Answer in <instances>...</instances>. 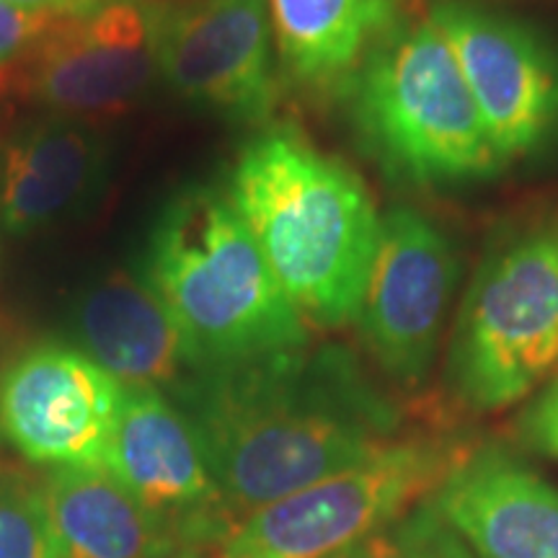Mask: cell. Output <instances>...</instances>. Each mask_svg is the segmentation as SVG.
<instances>
[{
    "label": "cell",
    "mask_w": 558,
    "mask_h": 558,
    "mask_svg": "<svg viewBox=\"0 0 558 558\" xmlns=\"http://www.w3.org/2000/svg\"><path fill=\"white\" fill-rule=\"evenodd\" d=\"M169 399L197 432L233 525L365 463L403 427L396 401L339 347L194 369Z\"/></svg>",
    "instance_id": "6da1fadb"
},
{
    "label": "cell",
    "mask_w": 558,
    "mask_h": 558,
    "mask_svg": "<svg viewBox=\"0 0 558 558\" xmlns=\"http://www.w3.org/2000/svg\"><path fill=\"white\" fill-rule=\"evenodd\" d=\"M222 190L305 324L354 320L383 220L357 173L275 124L241 145Z\"/></svg>",
    "instance_id": "7a4b0ae2"
},
{
    "label": "cell",
    "mask_w": 558,
    "mask_h": 558,
    "mask_svg": "<svg viewBox=\"0 0 558 558\" xmlns=\"http://www.w3.org/2000/svg\"><path fill=\"white\" fill-rule=\"evenodd\" d=\"M145 279L179 324L197 369L311 344L305 318L222 186L190 184L166 202L150 230Z\"/></svg>",
    "instance_id": "3957f363"
},
{
    "label": "cell",
    "mask_w": 558,
    "mask_h": 558,
    "mask_svg": "<svg viewBox=\"0 0 558 558\" xmlns=\"http://www.w3.org/2000/svg\"><path fill=\"white\" fill-rule=\"evenodd\" d=\"M341 88L362 145L388 177L458 186L505 171L456 54L427 16L383 34Z\"/></svg>",
    "instance_id": "277c9868"
},
{
    "label": "cell",
    "mask_w": 558,
    "mask_h": 558,
    "mask_svg": "<svg viewBox=\"0 0 558 558\" xmlns=\"http://www.w3.org/2000/svg\"><path fill=\"white\" fill-rule=\"evenodd\" d=\"M558 373V215L488 243L450 337L452 393L476 411L512 407Z\"/></svg>",
    "instance_id": "5b68a950"
},
{
    "label": "cell",
    "mask_w": 558,
    "mask_h": 558,
    "mask_svg": "<svg viewBox=\"0 0 558 558\" xmlns=\"http://www.w3.org/2000/svg\"><path fill=\"white\" fill-rule=\"evenodd\" d=\"M469 452L452 437L401 435L365 463L235 522L220 558H341L429 499Z\"/></svg>",
    "instance_id": "8992f818"
},
{
    "label": "cell",
    "mask_w": 558,
    "mask_h": 558,
    "mask_svg": "<svg viewBox=\"0 0 558 558\" xmlns=\"http://www.w3.org/2000/svg\"><path fill=\"white\" fill-rule=\"evenodd\" d=\"M171 0H94L65 13L16 70L21 94L47 114L94 120L128 111L160 78Z\"/></svg>",
    "instance_id": "52a82bcc"
},
{
    "label": "cell",
    "mask_w": 558,
    "mask_h": 558,
    "mask_svg": "<svg viewBox=\"0 0 558 558\" xmlns=\"http://www.w3.org/2000/svg\"><path fill=\"white\" fill-rule=\"evenodd\" d=\"M501 163L558 135V50L525 21L476 0H429Z\"/></svg>",
    "instance_id": "ba28073f"
},
{
    "label": "cell",
    "mask_w": 558,
    "mask_h": 558,
    "mask_svg": "<svg viewBox=\"0 0 558 558\" xmlns=\"http://www.w3.org/2000/svg\"><path fill=\"white\" fill-rule=\"evenodd\" d=\"M458 279L456 243L429 215L414 207L383 215L354 320L367 352L396 386L418 388L427 380Z\"/></svg>",
    "instance_id": "9c48e42d"
},
{
    "label": "cell",
    "mask_w": 558,
    "mask_h": 558,
    "mask_svg": "<svg viewBox=\"0 0 558 558\" xmlns=\"http://www.w3.org/2000/svg\"><path fill=\"white\" fill-rule=\"evenodd\" d=\"M122 386L78 347L37 344L0 373V437L50 469L107 463Z\"/></svg>",
    "instance_id": "30bf717a"
},
{
    "label": "cell",
    "mask_w": 558,
    "mask_h": 558,
    "mask_svg": "<svg viewBox=\"0 0 558 558\" xmlns=\"http://www.w3.org/2000/svg\"><path fill=\"white\" fill-rule=\"evenodd\" d=\"M269 0L171 3L160 78L194 107L235 122L267 120L277 101Z\"/></svg>",
    "instance_id": "8fae6325"
},
{
    "label": "cell",
    "mask_w": 558,
    "mask_h": 558,
    "mask_svg": "<svg viewBox=\"0 0 558 558\" xmlns=\"http://www.w3.org/2000/svg\"><path fill=\"white\" fill-rule=\"evenodd\" d=\"M104 469L163 522H233L207 469L197 432L160 390H122Z\"/></svg>",
    "instance_id": "7c38bea8"
},
{
    "label": "cell",
    "mask_w": 558,
    "mask_h": 558,
    "mask_svg": "<svg viewBox=\"0 0 558 558\" xmlns=\"http://www.w3.org/2000/svg\"><path fill=\"white\" fill-rule=\"evenodd\" d=\"M435 505L476 558H558V488L505 448H471Z\"/></svg>",
    "instance_id": "4fadbf2b"
},
{
    "label": "cell",
    "mask_w": 558,
    "mask_h": 558,
    "mask_svg": "<svg viewBox=\"0 0 558 558\" xmlns=\"http://www.w3.org/2000/svg\"><path fill=\"white\" fill-rule=\"evenodd\" d=\"M78 349L122 388L171 396L197 369L184 333L148 279L117 269L81 292L70 313Z\"/></svg>",
    "instance_id": "5bb4252c"
},
{
    "label": "cell",
    "mask_w": 558,
    "mask_h": 558,
    "mask_svg": "<svg viewBox=\"0 0 558 558\" xmlns=\"http://www.w3.org/2000/svg\"><path fill=\"white\" fill-rule=\"evenodd\" d=\"M107 145L83 120L45 114L13 132L0 148V226L32 235L58 226L99 192Z\"/></svg>",
    "instance_id": "9a60e30c"
},
{
    "label": "cell",
    "mask_w": 558,
    "mask_h": 558,
    "mask_svg": "<svg viewBox=\"0 0 558 558\" xmlns=\"http://www.w3.org/2000/svg\"><path fill=\"white\" fill-rule=\"evenodd\" d=\"M279 65L305 88L344 86L401 16V0H269Z\"/></svg>",
    "instance_id": "2e32d148"
},
{
    "label": "cell",
    "mask_w": 558,
    "mask_h": 558,
    "mask_svg": "<svg viewBox=\"0 0 558 558\" xmlns=\"http://www.w3.org/2000/svg\"><path fill=\"white\" fill-rule=\"evenodd\" d=\"M41 486L60 558H148L169 527L104 465L52 469Z\"/></svg>",
    "instance_id": "e0dca14e"
},
{
    "label": "cell",
    "mask_w": 558,
    "mask_h": 558,
    "mask_svg": "<svg viewBox=\"0 0 558 558\" xmlns=\"http://www.w3.org/2000/svg\"><path fill=\"white\" fill-rule=\"evenodd\" d=\"M0 558H60L41 481L0 465Z\"/></svg>",
    "instance_id": "ac0fdd59"
},
{
    "label": "cell",
    "mask_w": 558,
    "mask_h": 558,
    "mask_svg": "<svg viewBox=\"0 0 558 558\" xmlns=\"http://www.w3.org/2000/svg\"><path fill=\"white\" fill-rule=\"evenodd\" d=\"M341 558H476L463 535L445 520L435 494Z\"/></svg>",
    "instance_id": "d6986e66"
},
{
    "label": "cell",
    "mask_w": 558,
    "mask_h": 558,
    "mask_svg": "<svg viewBox=\"0 0 558 558\" xmlns=\"http://www.w3.org/2000/svg\"><path fill=\"white\" fill-rule=\"evenodd\" d=\"M65 13H39L0 3V88L9 75H16L21 60L52 29Z\"/></svg>",
    "instance_id": "ffe728a7"
},
{
    "label": "cell",
    "mask_w": 558,
    "mask_h": 558,
    "mask_svg": "<svg viewBox=\"0 0 558 558\" xmlns=\"http://www.w3.org/2000/svg\"><path fill=\"white\" fill-rule=\"evenodd\" d=\"M233 522L222 518L169 522L148 558H215Z\"/></svg>",
    "instance_id": "44dd1931"
},
{
    "label": "cell",
    "mask_w": 558,
    "mask_h": 558,
    "mask_svg": "<svg viewBox=\"0 0 558 558\" xmlns=\"http://www.w3.org/2000/svg\"><path fill=\"white\" fill-rule=\"evenodd\" d=\"M520 432L533 448L558 460V373L522 414Z\"/></svg>",
    "instance_id": "7402d4cb"
},
{
    "label": "cell",
    "mask_w": 558,
    "mask_h": 558,
    "mask_svg": "<svg viewBox=\"0 0 558 558\" xmlns=\"http://www.w3.org/2000/svg\"><path fill=\"white\" fill-rule=\"evenodd\" d=\"M0 3L16 5V9L39 11V13H73L86 9L94 0H0Z\"/></svg>",
    "instance_id": "603a6c76"
},
{
    "label": "cell",
    "mask_w": 558,
    "mask_h": 558,
    "mask_svg": "<svg viewBox=\"0 0 558 558\" xmlns=\"http://www.w3.org/2000/svg\"><path fill=\"white\" fill-rule=\"evenodd\" d=\"M215 558H220V550H218V556H215Z\"/></svg>",
    "instance_id": "cb8c5ba5"
}]
</instances>
